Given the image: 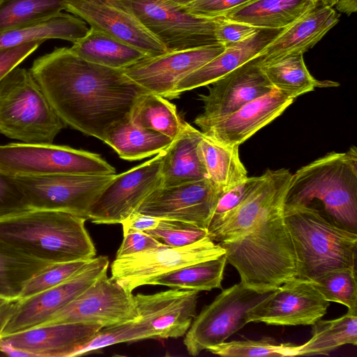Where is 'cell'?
Listing matches in <instances>:
<instances>
[{"label": "cell", "mask_w": 357, "mask_h": 357, "mask_svg": "<svg viewBox=\"0 0 357 357\" xmlns=\"http://www.w3.org/2000/svg\"><path fill=\"white\" fill-rule=\"evenodd\" d=\"M357 345V312L349 311L332 320H317L312 324V337L301 345L298 356L328 355L337 348Z\"/></svg>", "instance_id": "34"}, {"label": "cell", "mask_w": 357, "mask_h": 357, "mask_svg": "<svg viewBox=\"0 0 357 357\" xmlns=\"http://www.w3.org/2000/svg\"><path fill=\"white\" fill-rule=\"evenodd\" d=\"M209 179L160 186L150 193L137 211L160 219H172L207 229L222 194Z\"/></svg>", "instance_id": "15"}, {"label": "cell", "mask_w": 357, "mask_h": 357, "mask_svg": "<svg viewBox=\"0 0 357 357\" xmlns=\"http://www.w3.org/2000/svg\"><path fill=\"white\" fill-rule=\"evenodd\" d=\"M49 264L0 241V296L19 299L27 282Z\"/></svg>", "instance_id": "36"}, {"label": "cell", "mask_w": 357, "mask_h": 357, "mask_svg": "<svg viewBox=\"0 0 357 357\" xmlns=\"http://www.w3.org/2000/svg\"><path fill=\"white\" fill-rule=\"evenodd\" d=\"M165 246L180 248L192 244L208 236L207 229L172 219H160L158 226L145 231Z\"/></svg>", "instance_id": "41"}, {"label": "cell", "mask_w": 357, "mask_h": 357, "mask_svg": "<svg viewBox=\"0 0 357 357\" xmlns=\"http://www.w3.org/2000/svg\"><path fill=\"white\" fill-rule=\"evenodd\" d=\"M291 175L287 169L266 170L263 181L244 201L208 227V236L218 243L243 236L275 204L285 198Z\"/></svg>", "instance_id": "21"}, {"label": "cell", "mask_w": 357, "mask_h": 357, "mask_svg": "<svg viewBox=\"0 0 357 357\" xmlns=\"http://www.w3.org/2000/svg\"><path fill=\"white\" fill-rule=\"evenodd\" d=\"M89 30L83 20L61 12L47 20L0 33V48L37 40L61 39L73 43Z\"/></svg>", "instance_id": "31"}, {"label": "cell", "mask_w": 357, "mask_h": 357, "mask_svg": "<svg viewBox=\"0 0 357 357\" xmlns=\"http://www.w3.org/2000/svg\"><path fill=\"white\" fill-rule=\"evenodd\" d=\"M29 70L65 125L102 142L147 92L123 69L89 62L70 47H55Z\"/></svg>", "instance_id": "1"}, {"label": "cell", "mask_w": 357, "mask_h": 357, "mask_svg": "<svg viewBox=\"0 0 357 357\" xmlns=\"http://www.w3.org/2000/svg\"><path fill=\"white\" fill-rule=\"evenodd\" d=\"M200 130L183 121L178 135L162 151L161 186L168 187L208 178L198 145Z\"/></svg>", "instance_id": "26"}, {"label": "cell", "mask_w": 357, "mask_h": 357, "mask_svg": "<svg viewBox=\"0 0 357 357\" xmlns=\"http://www.w3.org/2000/svg\"><path fill=\"white\" fill-rule=\"evenodd\" d=\"M316 3L333 7L338 0H314Z\"/></svg>", "instance_id": "53"}, {"label": "cell", "mask_w": 357, "mask_h": 357, "mask_svg": "<svg viewBox=\"0 0 357 357\" xmlns=\"http://www.w3.org/2000/svg\"><path fill=\"white\" fill-rule=\"evenodd\" d=\"M70 49L82 59L106 67L123 69L149 57L137 48L91 27Z\"/></svg>", "instance_id": "28"}, {"label": "cell", "mask_w": 357, "mask_h": 357, "mask_svg": "<svg viewBox=\"0 0 357 357\" xmlns=\"http://www.w3.org/2000/svg\"><path fill=\"white\" fill-rule=\"evenodd\" d=\"M109 262V259L105 256L94 257L79 273L65 282L27 298L19 299L0 337L43 324L107 271Z\"/></svg>", "instance_id": "13"}, {"label": "cell", "mask_w": 357, "mask_h": 357, "mask_svg": "<svg viewBox=\"0 0 357 357\" xmlns=\"http://www.w3.org/2000/svg\"><path fill=\"white\" fill-rule=\"evenodd\" d=\"M284 206H311L335 224L357 229V150L328 153L292 174Z\"/></svg>", "instance_id": "3"}, {"label": "cell", "mask_w": 357, "mask_h": 357, "mask_svg": "<svg viewBox=\"0 0 357 357\" xmlns=\"http://www.w3.org/2000/svg\"><path fill=\"white\" fill-rule=\"evenodd\" d=\"M285 199V198H284ZM284 199L275 204L243 236L218 243L241 282L261 291L274 290L297 275V258L284 216Z\"/></svg>", "instance_id": "2"}, {"label": "cell", "mask_w": 357, "mask_h": 357, "mask_svg": "<svg viewBox=\"0 0 357 357\" xmlns=\"http://www.w3.org/2000/svg\"><path fill=\"white\" fill-rule=\"evenodd\" d=\"M284 29H259L246 40L226 47L219 55L183 78L174 89V98L186 91L208 86L253 59Z\"/></svg>", "instance_id": "25"}, {"label": "cell", "mask_w": 357, "mask_h": 357, "mask_svg": "<svg viewBox=\"0 0 357 357\" xmlns=\"http://www.w3.org/2000/svg\"><path fill=\"white\" fill-rule=\"evenodd\" d=\"M211 84L207 94L199 95L204 103V111L194 123L231 114L274 89L264 74L257 56Z\"/></svg>", "instance_id": "20"}, {"label": "cell", "mask_w": 357, "mask_h": 357, "mask_svg": "<svg viewBox=\"0 0 357 357\" xmlns=\"http://www.w3.org/2000/svg\"><path fill=\"white\" fill-rule=\"evenodd\" d=\"M160 221V218L135 211L122 220L123 234L133 231H146L155 229Z\"/></svg>", "instance_id": "49"}, {"label": "cell", "mask_w": 357, "mask_h": 357, "mask_svg": "<svg viewBox=\"0 0 357 357\" xmlns=\"http://www.w3.org/2000/svg\"><path fill=\"white\" fill-rule=\"evenodd\" d=\"M303 55L289 54L260 64L271 85L293 99L313 91L315 87L335 85L331 81L316 79L307 68Z\"/></svg>", "instance_id": "32"}, {"label": "cell", "mask_w": 357, "mask_h": 357, "mask_svg": "<svg viewBox=\"0 0 357 357\" xmlns=\"http://www.w3.org/2000/svg\"><path fill=\"white\" fill-rule=\"evenodd\" d=\"M102 327L85 324L43 325L0 337V343L29 356L73 357Z\"/></svg>", "instance_id": "23"}, {"label": "cell", "mask_w": 357, "mask_h": 357, "mask_svg": "<svg viewBox=\"0 0 357 357\" xmlns=\"http://www.w3.org/2000/svg\"><path fill=\"white\" fill-rule=\"evenodd\" d=\"M198 149L208 179L222 192L248 178L238 146L222 144L203 135Z\"/></svg>", "instance_id": "30"}, {"label": "cell", "mask_w": 357, "mask_h": 357, "mask_svg": "<svg viewBox=\"0 0 357 357\" xmlns=\"http://www.w3.org/2000/svg\"><path fill=\"white\" fill-rule=\"evenodd\" d=\"M108 1L134 15L167 52L218 43L215 31L222 17L194 15L166 0Z\"/></svg>", "instance_id": "7"}, {"label": "cell", "mask_w": 357, "mask_h": 357, "mask_svg": "<svg viewBox=\"0 0 357 357\" xmlns=\"http://www.w3.org/2000/svg\"><path fill=\"white\" fill-rule=\"evenodd\" d=\"M258 30L247 24L227 20L222 17L215 28V36L218 42L226 47L246 40Z\"/></svg>", "instance_id": "47"}, {"label": "cell", "mask_w": 357, "mask_h": 357, "mask_svg": "<svg viewBox=\"0 0 357 357\" xmlns=\"http://www.w3.org/2000/svg\"><path fill=\"white\" fill-rule=\"evenodd\" d=\"M0 172L10 177L58 174H115L100 155L52 144L10 143L0 145Z\"/></svg>", "instance_id": "8"}, {"label": "cell", "mask_w": 357, "mask_h": 357, "mask_svg": "<svg viewBox=\"0 0 357 357\" xmlns=\"http://www.w3.org/2000/svg\"><path fill=\"white\" fill-rule=\"evenodd\" d=\"M196 290L176 288L153 294L134 296L139 318L153 339L183 336L196 316L199 297Z\"/></svg>", "instance_id": "22"}, {"label": "cell", "mask_w": 357, "mask_h": 357, "mask_svg": "<svg viewBox=\"0 0 357 357\" xmlns=\"http://www.w3.org/2000/svg\"><path fill=\"white\" fill-rule=\"evenodd\" d=\"M334 6L337 11L350 15L357 10V0H338Z\"/></svg>", "instance_id": "51"}, {"label": "cell", "mask_w": 357, "mask_h": 357, "mask_svg": "<svg viewBox=\"0 0 357 357\" xmlns=\"http://www.w3.org/2000/svg\"><path fill=\"white\" fill-rule=\"evenodd\" d=\"M317 3L314 0H253L223 17L257 29H284Z\"/></svg>", "instance_id": "27"}, {"label": "cell", "mask_w": 357, "mask_h": 357, "mask_svg": "<svg viewBox=\"0 0 357 357\" xmlns=\"http://www.w3.org/2000/svg\"><path fill=\"white\" fill-rule=\"evenodd\" d=\"M162 154L114 175L91 206L88 219L96 224H120L154 190L161 186Z\"/></svg>", "instance_id": "14"}, {"label": "cell", "mask_w": 357, "mask_h": 357, "mask_svg": "<svg viewBox=\"0 0 357 357\" xmlns=\"http://www.w3.org/2000/svg\"><path fill=\"white\" fill-rule=\"evenodd\" d=\"M297 258V278L315 282L337 269L355 268L356 232L311 206H284Z\"/></svg>", "instance_id": "5"}, {"label": "cell", "mask_w": 357, "mask_h": 357, "mask_svg": "<svg viewBox=\"0 0 357 357\" xmlns=\"http://www.w3.org/2000/svg\"><path fill=\"white\" fill-rule=\"evenodd\" d=\"M301 345L276 344L268 338L260 340L224 342L207 350L227 357H284L298 356Z\"/></svg>", "instance_id": "38"}, {"label": "cell", "mask_w": 357, "mask_h": 357, "mask_svg": "<svg viewBox=\"0 0 357 357\" xmlns=\"http://www.w3.org/2000/svg\"><path fill=\"white\" fill-rule=\"evenodd\" d=\"M153 339L146 324L139 318L119 324L101 328L84 344L75 356L86 354L113 344Z\"/></svg>", "instance_id": "40"}, {"label": "cell", "mask_w": 357, "mask_h": 357, "mask_svg": "<svg viewBox=\"0 0 357 357\" xmlns=\"http://www.w3.org/2000/svg\"><path fill=\"white\" fill-rule=\"evenodd\" d=\"M165 246L145 231H133L123 234L116 257L142 253Z\"/></svg>", "instance_id": "48"}, {"label": "cell", "mask_w": 357, "mask_h": 357, "mask_svg": "<svg viewBox=\"0 0 357 357\" xmlns=\"http://www.w3.org/2000/svg\"><path fill=\"white\" fill-rule=\"evenodd\" d=\"M172 139L160 132L139 127L129 116L114 124L103 141L123 160H139L165 149Z\"/></svg>", "instance_id": "29"}, {"label": "cell", "mask_w": 357, "mask_h": 357, "mask_svg": "<svg viewBox=\"0 0 357 357\" xmlns=\"http://www.w3.org/2000/svg\"><path fill=\"white\" fill-rule=\"evenodd\" d=\"M129 117L135 125L160 132L172 140L178 135L183 123L174 105L150 92L138 98Z\"/></svg>", "instance_id": "35"}, {"label": "cell", "mask_w": 357, "mask_h": 357, "mask_svg": "<svg viewBox=\"0 0 357 357\" xmlns=\"http://www.w3.org/2000/svg\"><path fill=\"white\" fill-rule=\"evenodd\" d=\"M225 253L215 258L185 266L151 280L149 285L211 291L220 288L227 263Z\"/></svg>", "instance_id": "33"}, {"label": "cell", "mask_w": 357, "mask_h": 357, "mask_svg": "<svg viewBox=\"0 0 357 357\" xmlns=\"http://www.w3.org/2000/svg\"><path fill=\"white\" fill-rule=\"evenodd\" d=\"M66 10L150 57L167 53L134 15L108 0H67Z\"/></svg>", "instance_id": "19"}, {"label": "cell", "mask_w": 357, "mask_h": 357, "mask_svg": "<svg viewBox=\"0 0 357 357\" xmlns=\"http://www.w3.org/2000/svg\"><path fill=\"white\" fill-rule=\"evenodd\" d=\"M90 260L49 264L27 282L19 299L27 298L65 282L79 273Z\"/></svg>", "instance_id": "42"}, {"label": "cell", "mask_w": 357, "mask_h": 357, "mask_svg": "<svg viewBox=\"0 0 357 357\" xmlns=\"http://www.w3.org/2000/svg\"><path fill=\"white\" fill-rule=\"evenodd\" d=\"M275 289L261 291L241 282L224 289L195 316L185 334L183 344L189 354L223 343L248 324V315L266 301Z\"/></svg>", "instance_id": "9"}, {"label": "cell", "mask_w": 357, "mask_h": 357, "mask_svg": "<svg viewBox=\"0 0 357 357\" xmlns=\"http://www.w3.org/2000/svg\"><path fill=\"white\" fill-rule=\"evenodd\" d=\"M263 179L264 174L257 176H248L246 179L237 185L222 192L208 227L215 224L236 208L255 190Z\"/></svg>", "instance_id": "43"}, {"label": "cell", "mask_w": 357, "mask_h": 357, "mask_svg": "<svg viewBox=\"0 0 357 357\" xmlns=\"http://www.w3.org/2000/svg\"><path fill=\"white\" fill-rule=\"evenodd\" d=\"M30 70L16 67L0 81V133L27 144H52L65 127Z\"/></svg>", "instance_id": "6"}, {"label": "cell", "mask_w": 357, "mask_h": 357, "mask_svg": "<svg viewBox=\"0 0 357 357\" xmlns=\"http://www.w3.org/2000/svg\"><path fill=\"white\" fill-rule=\"evenodd\" d=\"M312 282L324 299L341 303L347 307L349 311L357 312L355 268L335 270Z\"/></svg>", "instance_id": "39"}, {"label": "cell", "mask_w": 357, "mask_h": 357, "mask_svg": "<svg viewBox=\"0 0 357 357\" xmlns=\"http://www.w3.org/2000/svg\"><path fill=\"white\" fill-rule=\"evenodd\" d=\"M215 43L197 48L146 57L123 69L124 73L147 92L173 99L176 84L224 51Z\"/></svg>", "instance_id": "16"}, {"label": "cell", "mask_w": 357, "mask_h": 357, "mask_svg": "<svg viewBox=\"0 0 357 357\" xmlns=\"http://www.w3.org/2000/svg\"><path fill=\"white\" fill-rule=\"evenodd\" d=\"M139 318L134 295L119 285L107 271L43 325L99 324L103 327Z\"/></svg>", "instance_id": "12"}, {"label": "cell", "mask_w": 357, "mask_h": 357, "mask_svg": "<svg viewBox=\"0 0 357 357\" xmlns=\"http://www.w3.org/2000/svg\"><path fill=\"white\" fill-rule=\"evenodd\" d=\"M115 174L12 177L31 209L61 211L88 219L91 206Z\"/></svg>", "instance_id": "10"}, {"label": "cell", "mask_w": 357, "mask_h": 357, "mask_svg": "<svg viewBox=\"0 0 357 357\" xmlns=\"http://www.w3.org/2000/svg\"><path fill=\"white\" fill-rule=\"evenodd\" d=\"M19 299L13 300L0 296V336L1 331Z\"/></svg>", "instance_id": "50"}, {"label": "cell", "mask_w": 357, "mask_h": 357, "mask_svg": "<svg viewBox=\"0 0 357 357\" xmlns=\"http://www.w3.org/2000/svg\"><path fill=\"white\" fill-rule=\"evenodd\" d=\"M225 253L218 243L206 236L184 247L162 246L142 253L116 257L111 265V278L123 289L132 292L160 275Z\"/></svg>", "instance_id": "11"}, {"label": "cell", "mask_w": 357, "mask_h": 357, "mask_svg": "<svg viewBox=\"0 0 357 357\" xmlns=\"http://www.w3.org/2000/svg\"><path fill=\"white\" fill-rule=\"evenodd\" d=\"M44 40L25 42L17 45L0 48V81L33 53Z\"/></svg>", "instance_id": "46"}, {"label": "cell", "mask_w": 357, "mask_h": 357, "mask_svg": "<svg viewBox=\"0 0 357 357\" xmlns=\"http://www.w3.org/2000/svg\"><path fill=\"white\" fill-rule=\"evenodd\" d=\"M331 6L317 3L286 27L257 58L260 64L289 54H303L313 47L339 21Z\"/></svg>", "instance_id": "24"}, {"label": "cell", "mask_w": 357, "mask_h": 357, "mask_svg": "<svg viewBox=\"0 0 357 357\" xmlns=\"http://www.w3.org/2000/svg\"><path fill=\"white\" fill-rule=\"evenodd\" d=\"M30 210L32 209L13 178L0 172V220Z\"/></svg>", "instance_id": "44"}, {"label": "cell", "mask_w": 357, "mask_h": 357, "mask_svg": "<svg viewBox=\"0 0 357 357\" xmlns=\"http://www.w3.org/2000/svg\"><path fill=\"white\" fill-rule=\"evenodd\" d=\"M86 219L50 210H30L0 220V241L47 264L90 260L96 250Z\"/></svg>", "instance_id": "4"}, {"label": "cell", "mask_w": 357, "mask_h": 357, "mask_svg": "<svg viewBox=\"0 0 357 357\" xmlns=\"http://www.w3.org/2000/svg\"><path fill=\"white\" fill-rule=\"evenodd\" d=\"M252 1L253 0H197L183 8L197 15L222 17Z\"/></svg>", "instance_id": "45"}, {"label": "cell", "mask_w": 357, "mask_h": 357, "mask_svg": "<svg viewBox=\"0 0 357 357\" xmlns=\"http://www.w3.org/2000/svg\"><path fill=\"white\" fill-rule=\"evenodd\" d=\"M167 1L172 2L178 6L184 7L192 2H195L197 0H166Z\"/></svg>", "instance_id": "52"}, {"label": "cell", "mask_w": 357, "mask_h": 357, "mask_svg": "<svg viewBox=\"0 0 357 357\" xmlns=\"http://www.w3.org/2000/svg\"><path fill=\"white\" fill-rule=\"evenodd\" d=\"M330 302L324 299L310 280L294 278L278 288L273 295L248 315V323L268 325H312L323 317Z\"/></svg>", "instance_id": "17"}, {"label": "cell", "mask_w": 357, "mask_h": 357, "mask_svg": "<svg viewBox=\"0 0 357 357\" xmlns=\"http://www.w3.org/2000/svg\"><path fill=\"white\" fill-rule=\"evenodd\" d=\"M66 4L67 0H0V33L52 17Z\"/></svg>", "instance_id": "37"}, {"label": "cell", "mask_w": 357, "mask_h": 357, "mask_svg": "<svg viewBox=\"0 0 357 357\" xmlns=\"http://www.w3.org/2000/svg\"><path fill=\"white\" fill-rule=\"evenodd\" d=\"M294 99L275 88L222 117L195 122L202 134L224 145L238 146L270 123Z\"/></svg>", "instance_id": "18"}]
</instances>
